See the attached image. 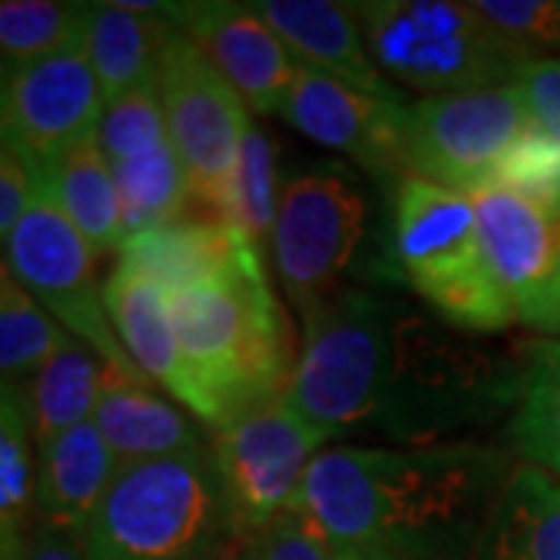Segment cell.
<instances>
[{"label":"cell","instance_id":"cell-1","mask_svg":"<svg viewBox=\"0 0 560 560\" xmlns=\"http://www.w3.org/2000/svg\"><path fill=\"white\" fill-rule=\"evenodd\" d=\"M517 364L371 290H342L305 320L287 405L324 440L374 433L411 448L514 405Z\"/></svg>","mask_w":560,"mask_h":560},{"label":"cell","instance_id":"cell-2","mask_svg":"<svg viewBox=\"0 0 560 560\" xmlns=\"http://www.w3.org/2000/svg\"><path fill=\"white\" fill-rule=\"evenodd\" d=\"M508 480L504 458L477 442L342 445L312 460L293 508L318 526L334 558L396 551L415 560L467 529Z\"/></svg>","mask_w":560,"mask_h":560},{"label":"cell","instance_id":"cell-3","mask_svg":"<svg viewBox=\"0 0 560 560\" xmlns=\"http://www.w3.org/2000/svg\"><path fill=\"white\" fill-rule=\"evenodd\" d=\"M168 302L197 386V418L221 430L287 396L296 361L287 315L265 280L259 253L219 278L168 293Z\"/></svg>","mask_w":560,"mask_h":560},{"label":"cell","instance_id":"cell-4","mask_svg":"<svg viewBox=\"0 0 560 560\" xmlns=\"http://www.w3.org/2000/svg\"><path fill=\"white\" fill-rule=\"evenodd\" d=\"M212 448L121 460L84 529L91 560H200L234 536Z\"/></svg>","mask_w":560,"mask_h":560},{"label":"cell","instance_id":"cell-5","mask_svg":"<svg viewBox=\"0 0 560 560\" xmlns=\"http://www.w3.org/2000/svg\"><path fill=\"white\" fill-rule=\"evenodd\" d=\"M396 256L442 320L470 334L504 330L517 305L482 253L470 197L408 175L396 190Z\"/></svg>","mask_w":560,"mask_h":560},{"label":"cell","instance_id":"cell-6","mask_svg":"<svg viewBox=\"0 0 560 560\" xmlns=\"http://www.w3.org/2000/svg\"><path fill=\"white\" fill-rule=\"evenodd\" d=\"M352 10L374 62L430 97L511 84L529 60L482 20L474 3L371 0L352 3Z\"/></svg>","mask_w":560,"mask_h":560},{"label":"cell","instance_id":"cell-7","mask_svg":"<svg viewBox=\"0 0 560 560\" xmlns=\"http://www.w3.org/2000/svg\"><path fill=\"white\" fill-rule=\"evenodd\" d=\"M368 231V202L342 165H324L287 180L271 249L287 296L302 320L340 296Z\"/></svg>","mask_w":560,"mask_h":560},{"label":"cell","instance_id":"cell-8","mask_svg":"<svg viewBox=\"0 0 560 560\" xmlns=\"http://www.w3.org/2000/svg\"><path fill=\"white\" fill-rule=\"evenodd\" d=\"M160 94L190 197L224 219L243 143L253 131L246 103L184 28L162 57Z\"/></svg>","mask_w":560,"mask_h":560},{"label":"cell","instance_id":"cell-9","mask_svg":"<svg viewBox=\"0 0 560 560\" xmlns=\"http://www.w3.org/2000/svg\"><path fill=\"white\" fill-rule=\"evenodd\" d=\"M7 268L75 340L91 346L113 371L143 377L138 364L128 359L106 312L103 290L94 283L91 246L66 219L40 172L35 175V194L20 228L7 241Z\"/></svg>","mask_w":560,"mask_h":560},{"label":"cell","instance_id":"cell-10","mask_svg":"<svg viewBox=\"0 0 560 560\" xmlns=\"http://www.w3.org/2000/svg\"><path fill=\"white\" fill-rule=\"evenodd\" d=\"M533 125L514 84L427 97L408 106L405 168L470 197L495 184L501 160Z\"/></svg>","mask_w":560,"mask_h":560},{"label":"cell","instance_id":"cell-11","mask_svg":"<svg viewBox=\"0 0 560 560\" xmlns=\"http://www.w3.org/2000/svg\"><path fill=\"white\" fill-rule=\"evenodd\" d=\"M320 442L327 440L283 396L221 427L212 455L237 533L256 536L293 508Z\"/></svg>","mask_w":560,"mask_h":560},{"label":"cell","instance_id":"cell-12","mask_svg":"<svg viewBox=\"0 0 560 560\" xmlns=\"http://www.w3.org/2000/svg\"><path fill=\"white\" fill-rule=\"evenodd\" d=\"M3 140H10L35 168L97 138L106 97L94 75L88 40L62 47L50 57L3 75Z\"/></svg>","mask_w":560,"mask_h":560},{"label":"cell","instance_id":"cell-13","mask_svg":"<svg viewBox=\"0 0 560 560\" xmlns=\"http://www.w3.org/2000/svg\"><path fill=\"white\" fill-rule=\"evenodd\" d=\"M280 116L302 135L340 150L371 172L405 168L408 103L381 101L300 62Z\"/></svg>","mask_w":560,"mask_h":560},{"label":"cell","instance_id":"cell-14","mask_svg":"<svg viewBox=\"0 0 560 560\" xmlns=\"http://www.w3.org/2000/svg\"><path fill=\"white\" fill-rule=\"evenodd\" d=\"M172 20L209 54L249 109L280 116L302 60L249 3H172Z\"/></svg>","mask_w":560,"mask_h":560},{"label":"cell","instance_id":"cell-15","mask_svg":"<svg viewBox=\"0 0 560 560\" xmlns=\"http://www.w3.org/2000/svg\"><path fill=\"white\" fill-rule=\"evenodd\" d=\"M249 7L287 40V47L302 62L359 88L364 94H374L381 101L405 103L399 91L383 79L381 66L371 57L352 3L256 0Z\"/></svg>","mask_w":560,"mask_h":560},{"label":"cell","instance_id":"cell-16","mask_svg":"<svg viewBox=\"0 0 560 560\" xmlns=\"http://www.w3.org/2000/svg\"><path fill=\"white\" fill-rule=\"evenodd\" d=\"M103 302L128 359L138 364L140 374L147 381L162 383L197 415V386L180 352L168 290L119 265L103 287Z\"/></svg>","mask_w":560,"mask_h":560},{"label":"cell","instance_id":"cell-17","mask_svg":"<svg viewBox=\"0 0 560 560\" xmlns=\"http://www.w3.org/2000/svg\"><path fill=\"white\" fill-rule=\"evenodd\" d=\"M470 202L480 224L482 253L508 296L521 305L560 268L555 224L539 206L501 184L470 194Z\"/></svg>","mask_w":560,"mask_h":560},{"label":"cell","instance_id":"cell-18","mask_svg":"<svg viewBox=\"0 0 560 560\" xmlns=\"http://www.w3.org/2000/svg\"><path fill=\"white\" fill-rule=\"evenodd\" d=\"M256 253L259 246L228 221H175L125 241L119 265L175 293L190 283L219 278Z\"/></svg>","mask_w":560,"mask_h":560},{"label":"cell","instance_id":"cell-19","mask_svg":"<svg viewBox=\"0 0 560 560\" xmlns=\"http://www.w3.org/2000/svg\"><path fill=\"white\" fill-rule=\"evenodd\" d=\"M121 460L94 420L60 433L38 448L35 511L38 521L84 533Z\"/></svg>","mask_w":560,"mask_h":560},{"label":"cell","instance_id":"cell-20","mask_svg":"<svg viewBox=\"0 0 560 560\" xmlns=\"http://www.w3.org/2000/svg\"><path fill=\"white\" fill-rule=\"evenodd\" d=\"M94 423L119 460L172 458L212 448L200 427L156 396L147 386V377H128L113 368L106 374Z\"/></svg>","mask_w":560,"mask_h":560},{"label":"cell","instance_id":"cell-21","mask_svg":"<svg viewBox=\"0 0 560 560\" xmlns=\"http://www.w3.org/2000/svg\"><path fill=\"white\" fill-rule=\"evenodd\" d=\"M180 25L165 13H140L125 3H88V54L106 103L160 81L162 57Z\"/></svg>","mask_w":560,"mask_h":560},{"label":"cell","instance_id":"cell-22","mask_svg":"<svg viewBox=\"0 0 560 560\" xmlns=\"http://www.w3.org/2000/svg\"><path fill=\"white\" fill-rule=\"evenodd\" d=\"M40 178L94 253H113L125 246L119 184L101 140L88 138L75 143L47 168H40Z\"/></svg>","mask_w":560,"mask_h":560},{"label":"cell","instance_id":"cell-23","mask_svg":"<svg viewBox=\"0 0 560 560\" xmlns=\"http://www.w3.org/2000/svg\"><path fill=\"white\" fill-rule=\"evenodd\" d=\"M486 560H560V482L521 467L486 521Z\"/></svg>","mask_w":560,"mask_h":560},{"label":"cell","instance_id":"cell-24","mask_svg":"<svg viewBox=\"0 0 560 560\" xmlns=\"http://www.w3.org/2000/svg\"><path fill=\"white\" fill-rule=\"evenodd\" d=\"M511 440L529 467L560 474V340H533L521 349L514 383Z\"/></svg>","mask_w":560,"mask_h":560},{"label":"cell","instance_id":"cell-25","mask_svg":"<svg viewBox=\"0 0 560 560\" xmlns=\"http://www.w3.org/2000/svg\"><path fill=\"white\" fill-rule=\"evenodd\" d=\"M109 364L84 342L72 340L32 377L28 408L35 442L47 445L60 433L94 420L97 401L106 386Z\"/></svg>","mask_w":560,"mask_h":560},{"label":"cell","instance_id":"cell-26","mask_svg":"<svg viewBox=\"0 0 560 560\" xmlns=\"http://www.w3.org/2000/svg\"><path fill=\"white\" fill-rule=\"evenodd\" d=\"M38 442L32 427L28 393L3 383L0 405V526L3 548L16 545L28 533V514L35 511L38 480Z\"/></svg>","mask_w":560,"mask_h":560},{"label":"cell","instance_id":"cell-27","mask_svg":"<svg viewBox=\"0 0 560 560\" xmlns=\"http://www.w3.org/2000/svg\"><path fill=\"white\" fill-rule=\"evenodd\" d=\"M113 175L119 184L125 241L180 219L184 202L190 197V184L172 140L140 160L113 165Z\"/></svg>","mask_w":560,"mask_h":560},{"label":"cell","instance_id":"cell-28","mask_svg":"<svg viewBox=\"0 0 560 560\" xmlns=\"http://www.w3.org/2000/svg\"><path fill=\"white\" fill-rule=\"evenodd\" d=\"M72 340L75 337H69L57 324V318L3 265V283H0V371H3V383L20 386L22 377H35L40 368Z\"/></svg>","mask_w":560,"mask_h":560},{"label":"cell","instance_id":"cell-29","mask_svg":"<svg viewBox=\"0 0 560 560\" xmlns=\"http://www.w3.org/2000/svg\"><path fill=\"white\" fill-rule=\"evenodd\" d=\"M84 28H88V3L3 0L0 3L3 75L75 44L84 38Z\"/></svg>","mask_w":560,"mask_h":560},{"label":"cell","instance_id":"cell-30","mask_svg":"<svg viewBox=\"0 0 560 560\" xmlns=\"http://www.w3.org/2000/svg\"><path fill=\"white\" fill-rule=\"evenodd\" d=\"M278 153L271 138L253 125L249 138L243 143L241 168L237 178L231 187V202L224 219L228 224H234L246 241H253L261 246L265 241H271L275 234V221H278Z\"/></svg>","mask_w":560,"mask_h":560},{"label":"cell","instance_id":"cell-31","mask_svg":"<svg viewBox=\"0 0 560 560\" xmlns=\"http://www.w3.org/2000/svg\"><path fill=\"white\" fill-rule=\"evenodd\" d=\"M103 153L109 165L140 160L162 143H168V121L162 106L160 81L125 94L116 103H106L101 131H97Z\"/></svg>","mask_w":560,"mask_h":560},{"label":"cell","instance_id":"cell-32","mask_svg":"<svg viewBox=\"0 0 560 560\" xmlns=\"http://www.w3.org/2000/svg\"><path fill=\"white\" fill-rule=\"evenodd\" d=\"M495 184L521 194L555 221H560V140L533 125L501 160Z\"/></svg>","mask_w":560,"mask_h":560},{"label":"cell","instance_id":"cell-33","mask_svg":"<svg viewBox=\"0 0 560 560\" xmlns=\"http://www.w3.org/2000/svg\"><path fill=\"white\" fill-rule=\"evenodd\" d=\"M474 10L523 54L560 47L558 0H477Z\"/></svg>","mask_w":560,"mask_h":560},{"label":"cell","instance_id":"cell-34","mask_svg":"<svg viewBox=\"0 0 560 560\" xmlns=\"http://www.w3.org/2000/svg\"><path fill=\"white\" fill-rule=\"evenodd\" d=\"M246 560H334V551L327 548L318 526L302 511L290 508L249 539Z\"/></svg>","mask_w":560,"mask_h":560},{"label":"cell","instance_id":"cell-35","mask_svg":"<svg viewBox=\"0 0 560 560\" xmlns=\"http://www.w3.org/2000/svg\"><path fill=\"white\" fill-rule=\"evenodd\" d=\"M529 109V119L545 135L560 140V60L558 57H529L523 60L517 75L511 81Z\"/></svg>","mask_w":560,"mask_h":560},{"label":"cell","instance_id":"cell-36","mask_svg":"<svg viewBox=\"0 0 560 560\" xmlns=\"http://www.w3.org/2000/svg\"><path fill=\"white\" fill-rule=\"evenodd\" d=\"M38 172L40 168L25 160L10 140H3V153H0V234H3V243L10 241L13 231L20 228L22 215L32 202V194H35Z\"/></svg>","mask_w":560,"mask_h":560},{"label":"cell","instance_id":"cell-37","mask_svg":"<svg viewBox=\"0 0 560 560\" xmlns=\"http://www.w3.org/2000/svg\"><path fill=\"white\" fill-rule=\"evenodd\" d=\"M3 560H91L84 548V533L69 526L38 521L25 539L3 548Z\"/></svg>","mask_w":560,"mask_h":560},{"label":"cell","instance_id":"cell-38","mask_svg":"<svg viewBox=\"0 0 560 560\" xmlns=\"http://www.w3.org/2000/svg\"><path fill=\"white\" fill-rule=\"evenodd\" d=\"M517 320L529 324L539 334L560 337V268L541 283L539 290L517 305Z\"/></svg>","mask_w":560,"mask_h":560},{"label":"cell","instance_id":"cell-39","mask_svg":"<svg viewBox=\"0 0 560 560\" xmlns=\"http://www.w3.org/2000/svg\"><path fill=\"white\" fill-rule=\"evenodd\" d=\"M334 560H411L405 555H396V551H359V555H342V558Z\"/></svg>","mask_w":560,"mask_h":560},{"label":"cell","instance_id":"cell-40","mask_svg":"<svg viewBox=\"0 0 560 560\" xmlns=\"http://www.w3.org/2000/svg\"><path fill=\"white\" fill-rule=\"evenodd\" d=\"M200 560H246V558H241L231 545H219V548H212L209 555H202Z\"/></svg>","mask_w":560,"mask_h":560},{"label":"cell","instance_id":"cell-41","mask_svg":"<svg viewBox=\"0 0 560 560\" xmlns=\"http://www.w3.org/2000/svg\"><path fill=\"white\" fill-rule=\"evenodd\" d=\"M555 237H558V253H560V221H555Z\"/></svg>","mask_w":560,"mask_h":560}]
</instances>
